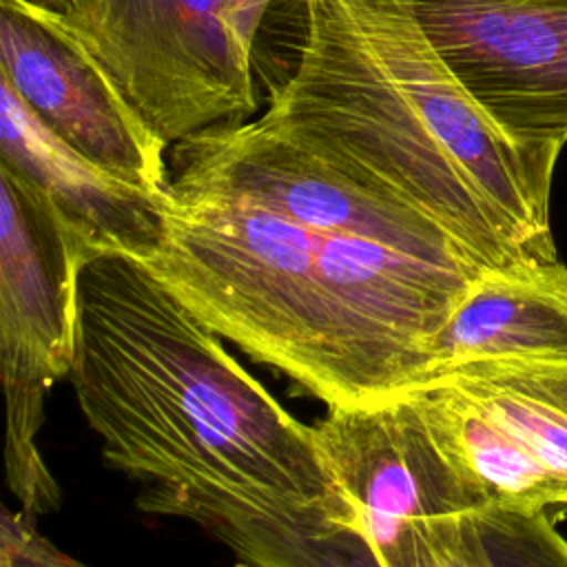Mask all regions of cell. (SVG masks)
<instances>
[{"label":"cell","mask_w":567,"mask_h":567,"mask_svg":"<svg viewBox=\"0 0 567 567\" xmlns=\"http://www.w3.org/2000/svg\"><path fill=\"white\" fill-rule=\"evenodd\" d=\"M142 261L78 275L71 383L104 458L146 481L137 507L195 520L250 567H286L352 514L312 439Z\"/></svg>","instance_id":"obj_1"},{"label":"cell","mask_w":567,"mask_h":567,"mask_svg":"<svg viewBox=\"0 0 567 567\" xmlns=\"http://www.w3.org/2000/svg\"><path fill=\"white\" fill-rule=\"evenodd\" d=\"M142 264L215 334L328 408L410 390L432 337L485 272L171 186L162 241Z\"/></svg>","instance_id":"obj_2"},{"label":"cell","mask_w":567,"mask_h":567,"mask_svg":"<svg viewBox=\"0 0 567 567\" xmlns=\"http://www.w3.org/2000/svg\"><path fill=\"white\" fill-rule=\"evenodd\" d=\"M299 62L261 115L414 204L485 268L558 259L556 151L509 137L436 53L408 0H303Z\"/></svg>","instance_id":"obj_3"},{"label":"cell","mask_w":567,"mask_h":567,"mask_svg":"<svg viewBox=\"0 0 567 567\" xmlns=\"http://www.w3.org/2000/svg\"><path fill=\"white\" fill-rule=\"evenodd\" d=\"M97 252L29 182L0 164V374L7 399V483L33 514L60 489L38 452L44 396L71 372L78 275Z\"/></svg>","instance_id":"obj_4"},{"label":"cell","mask_w":567,"mask_h":567,"mask_svg":"<svg viewBox=\"0 0 567 567\" xmlns=\"http://www.w3.org/2000/svg\"><path fill=\"white\" fill-rule=\"evenodd\" d=\"M399 396L487 505L567 507V357L467 361Z\"/></svg>","instance_id":"obj_5"},{"label":"cell","mask_w":567,"mask_h":567,"mask_svg":"<svg viewBox=\"0 0 567 567\" xmlns=\"http://www.w3.org/2000/svg\"><path fill=\"white\" fill-rule=\"evenodd\" d=\"M60 16L166 146L257 109L224 0H80Z\"/></svg>","instance_id":"obj_6"},{"label":"cell","mask_w":567,"mask_h":567,"mask_svg":"<svg viewBox=\"0 0 567 567\" xmlns=\"http://www.w3.org/2000/svg\"><path fill=\"white\" fill-rule=\"evenodd\" d=\"M171 188L250 204L290 221L487 270L434 217L341 168L264 117L199 131L173 151Z\"/></svg>","instance_id":"obj_7"},{"label":"cell","mask_w":567,"mask_h":567,"mask_svg":"<svg viewBox=\"0 0 567 567\" xmlns=\"http://www.w3.org/2000/svg\"><path fill=\"white\" fill-rule=\"evenodd\" d=\"M427 40L516 142H567V0H408Z\"/></svg>","instance_id":"obj_8"},{"label":"cell","mask_w":567,"mask_h":567,"mask_svg":"<svg viewBox=\"0 0 567 567\" xmlns=\"http://www.w3.org/2000/svg\"><path fill=\"white\" fill-rule=\"evenodd\" d=\"M0 78L62 142L140 188L168 193L166 144L58 11L0 0Z\"/></svg>","instance_id":"obj_9"},{"label":"cell","mask_w":567,"mask_h":567,"mask_svg":"<svg viewBox=\"0 0 567 567\" xmlns=\"http://www.w3.org/2000/svg\"><path fill=\"white\" fill-rule=\"evenodd\" d=\"M312 427L317 452L352 514V540L374 567L434 518L487 505L450 465L405 396L328 408Z\"/></svg>","instance_id":"obj_10"},{"label":"cell","mask_w":567,"mask_h":567,"mask_svg":"<svg viewBox=\"0 0 567 567\" xmlns=\"http://www.w3.org/2000/svg\"><path fill=\"white\" fill-rule=\"evenodd\" d=\"M0 164L29 182L97 255L148 259L164 235L166 195L102 168L51 133L0 78Z\"/></svg>","instance_id":"obj_11"},{"label":"cell","mask_w":567,"mask_h":567,"mask_svg":"<svg viewBox=\"0 0 567 567\" xmlns=\"http://www.w3.org/2000/svg\"><path fill=\"white\" fill-rule=\"evenodd\" d=\"M507 357H567V266L560 259L481 272L432 337L423 377Z\"/></svg>","instance_id":"obj_12"},{"label":"cell","mask_w":567,"mask_h":567,"mask_svg":"<svg viewBox=\"0 0 567 567\" xmlns=\"http://www.w3.org/2000/svg\"><path fill=\"white\" fill-rule=\"evenodd\" d=\"M381 567H567V538L547 509L478 505L410 529Z\"/></svg>","instance_id":"obj_13"},{"label":"cell","mask_w":567,"mask_h":567,"mask_svg":"<svg viewBox=\"0 0 567 567\" xmlns=\"http://www.w3.org/2000/svg\"><path fill=\"white\" fill-rule=\"evenodd\" d=\"M31 514L0 507V567H89L44 538Z\"/></svg>","instance_id":"obj_14"},{"label":"cell","mask_w":567,"mask_h":567,"mask_svg":"<svg viewBox=\"0 0 567 567\" xmlns=\"http://www.w3.org/2000/svg\"><path fill=\"white\" fill-rule=\"evenodd\" d=\"M224 2L235 31L239 33L241 42L252 51L257 31L261 27V20L268 11L270 0H224Z\"/></svg>","instance_id":"obj_15"},{"label":"cell","mask_w":567,"mask_h":567,"mask_svg":"<svg viewBox=\"0 0 567 567\" xmlns=\"http://www.w3.org/2000/svg\"><path fill=\"white\" fill-rule=\"evenodd\" d=\"M40 7H47V9H53V11H60V13H69L80 0H31Z\"/></svg>","instance_id":"obj_16"}]
</instances>
